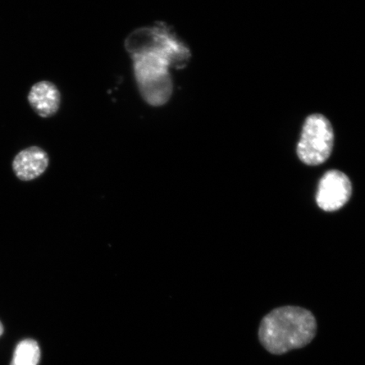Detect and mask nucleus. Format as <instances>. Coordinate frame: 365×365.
Here are the masks:
<instances>
[{"label":"nucleus","instance_id":"nucleus-1","mask_svg":"<svg viewBox=\"0 0 365 365\" xmlns=\"http://www.w3.org/2000/svg\"><path fill=\"white\" fill-rule=\"evenodd\" d=\"M317 333V319L310 310L286 305L272 309L262 318L258 339L268 353L279 356L305 348Z\"/></svg>","mask_w":365,"mask_h":365},{"label":"nucleus","instance_id":"nucleus-2","mask_svg":"<svg viewBox=\"0 0 365 365\" xmlns=\"http://www.w3.org/2000/svg\"><path fill=\"white\" fill-rule=\"evenodd\" d=\"M334 145V132L329 120L322 114L307 118L297 145L301 162L308 166H318L330 158Z\"/></svg>","mask_w":365,"mask_h":365},{"label":"nucleus","instance_id":"nucleus-3","mask_svg":"<svg viewBox=\"0 0 365 365\" xmlns=\"http://www.w3.org/2000/svg\"><path fill=\"white\" fill-rule=\"evenodd\" d=\"M352 193V182L348 175L339 170H328L319 181L317 203L323 211H339L349 202Z\"/></svg>","mask_w":365,"mask_h":365},{"label":"nucleus","instance_id":"nucleus-4","mask_svg":"<svg viewBox=\"0 0 365 365\" xmlns=\"http://www.w3.org/2000/svg\"><path fill=\"white\" fill-rule=\"evenodd\" d=\"M27 100L39 117L47 118L58 113L61 103V94L53 82L41 81L31 86Z\"/></svg>","mask_w":365,"mask_h":365},{"label":"nucleus","instance_id":"nucleus-5","mask_svg":"<svg viewBox=\"0 0 365 365\" xmlns=\"http://www.w3.org/2000/svg\"><path fill=\"white\" fill-rule=\"evenodd\" d=\"M48 156L45 150L38 147L22 150L13 161V170L18 179L30 181L36 179L48 166Z\"/></svg>","mask_w":365,"mask_h":365},{"label":"nucleus","instance_id":"nucleus-6","mask_svg":"<svg viewBox=\"0 0 365 365\" xmlns=\"http://www.w3.org/2000/svg\"><path fill=\"white\" fill-rule=\"evenodd\" d=\"M158 29L161 34V46L159 53L166 59L168 66L175 68H185L191 57L188 47L173 34L168 26L160 24Z\"/></svg>","mask_w":365,"mask_h":365},{"label":"nucleus","instance_id":"nucleus-7","mask_svg":"<svg viewBox=\"0 0 365 365\" xmlns=\"http://www.w3.org/2000/svg\"><path fill=\"white\" fill-rule=\"evenodd\" d=\"M141 96L152 106L165 104L171 98L173 81L170 72L137 82Z\"/></svg>","mask_w":365,"mask_h":365},{"label":"nucleus","instance_id":"nucleus-8","mask_svg":"<svg viewBox=\"0 0 365 365\" xmlns=\"http://www.w3.org/2000/svg\"><path fill=\"white\" fill-rule=\"evenodd\" d=\"M160 46L161 34L158 26L137 29L125 41L127 51L133 58L148 53H159Z\"/></svg>","mask_w":365,"mask_h":365},{"label":"nucleus","instance_id":"nucleus-9","mask_svg":"<svg viewBox=\"0 0 365 365\" xmlns=\"http://www.w3.org/2000/svg\"><path fill=\"white\" fill-rule=\"evenodd\" d=\"M137 82L168 72V63L161 53L153 52L133 58Z\"/></svg>","mask_w":365,"mask_h":365},{"label":"nucleus","instance_id":"nucleus-10","mask_svg":"<svg viewBox=\"0 0 365 365\" xmlns=\"http://www.w3.org/2000/svg\"><path fill=\"white\" fill-rule=\"evenodd\" d=\"M40 360V349L38 342L26 339L16 346L11 365H38Z\"/></svg>","mask_w":365,"mask_h":365},{"label":"nucleus","instance_id":"nucleus-11","mask_svg":"<svg viewBox=\"0 0 365 365\" xmlns=\"http://www.w3.org/2000/svg\"><path fill=\"white\" fill-rule=\"evenodd\" d=\"M3 331H4L3 326H2L1 322H0V335H2Z\"/></svg>","mask_w":365,"mask_h":365}]
</instances>
